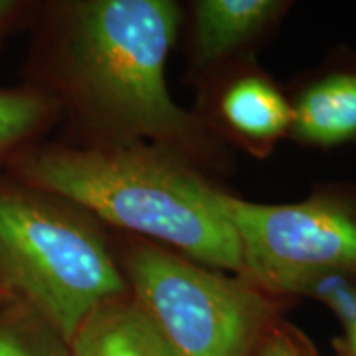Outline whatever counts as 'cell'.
<instances>
[{
    "instance_id": "9",
    "label": "cell",
    "mask_w": 356,
    "mask_h": 356,
    "mask_svg": "<svg viewBox=\"0 0 356 356\" xmlns=\"http://www.w3.org/2000/svg\"><path fill=\"white\" fill-rule=\"evenodd\" d=\"M66 351L68 356H178L131 292L97 307Z\"/></svg>"
},
{
    "instance_id": "2",
    "label": "cell",
    "mask_w": 356,
    "mask_h": 356,
    "mask_svg": "<svg viewBox=\"0 0 356 356\" xmlns=\"http://www.w3.org/2000/svg\"><path fill=\"white\" fill-rule=\"evenodd\" d=\"M6 170L70 198L115 233L157 243L213 269L241 270L225 191L172 150L147 142L78 147L47 139Z\"/></svg>"
},
{
    "instance_id": "10",
    "label": "cell",
    "mask_w": 356,
    "mask_h": 356,
    "mask_svg": "<svg viewBox=\"0 0 356 356\" xmlns=\"http://www.w3.org/2000/svg\"><path fill=\"white\" fill-rule=\"evenodd\" d=\"M58 127V106L42 91L24 83L0 86V170Z\"/></svg>"
},
{
    "instance_id": "6",
    "label": "cell",
    "mask_w": 356,
    "mask_h": 356,
    "mask_svg": "<svg viewBox=\"0 0 356 356\" xmlns=\"http://www.w3.org/2000/svg\"><path fill=\"white\" fill-rule=\"evenodd\" d=\"M195 115L220 142L254 157H267L291 137L292 102L251 58H241L200 79Z\"/></svg>"
},
{
    "instance_id": "3",
    "label": "cell",
    "mask_w": 356,
    "mask_h": 356,
    "mask_svg": "<svg viewBox=\"0 0 356 356\" xmlns=\"http://www.w3.org/2000/svg\"><path fill=\"white\" fill-rule=\"evenodd\" d=\"M0 293L68 346L129 286L111 229L70 198L0 170Z\"/></svg>"
},
{
    "instance_id": "4",
    "label": "cell",
    "mask_w": 356,
    "mask_h": 356,
    "mask_svg": "<svg viewBox=\"0 0 356 356\" xmlns=\"http://www.w3.org/2000/svg\"><path fill=\"white\" fill-rule=\"evenodd\" d=\"M129 292L178 356H251L289 300L241 275L203 266L137 236L115 233Z\"/></svg>"
},
{
    "instance_id": "1",
    "label": "cell",
    "mask_w": 356,
    "mask_h": 356,
    "mask_svg": "<svg viewBox=\"0 0 356 356\" xmlns=\"http://www.w3.org/2000/svg\"><path fill=\"white\" fill-rule=\"evenodd\" d=\"M181 25L172 0H38L20 83L60 111L78 147L147 142L195 167L220 165L221 144L173 101L167 60Z\"/></svg>"
},
{
    "instance_id": "7",
    "label": "cell",
    "mask_w": 356,
    "mask_h": 356,
    "mask_svg": "<svg viewBox=\"0 0 356 356\" xmlns=\"http://www.w3.org/2000/svg\"><path fill=\"white\" fill-rule=\"evenodd\" d=\"M291 7L282 0H197L191 3L190 63L198 79L248 58Z\"/></svg>"
},
{
    "instance_id": "5",
    "label": "cell",
    "mask_w": 356,
    "mask_h": 356,
    "mask_svg": "<svg viewBox=\"0 0 356 356\" xmlns=\"http://www.w3.org/2000/svg\"><path fill=\"white\" fill-rule=\"evenodd\" d=\"M241 249L238 275L287 299L307 275L340 270L356 275V185L320 186L296 203H254L222 195Z\"/></svg>"
},
{
    "instance_id": "12",
    "label": "cell",
    "mask_w": 356,
    "mask_h": 356,
    "mask_svg": "<svg viewBox=\"0 0 356 356\" xmlns=\"http://www.w3.org/2000/svg\"><path fill=\"white\" fill-rule=\"evenodd\" d=\"M293 297H307L327 307L343 328L356 317V275L340 270L307 275L289 289L287 299Z\"/></svg>"
},
{
    "instance_id": "14",
    "label": "cell",
    "mask_w": 356,
    "mask_h": 356,
    "mask_svg": "<svg viewBox=\"0 0 356 356\" xmlns=\"http://www.w3.org/2000/svg\"><path fill=\"white\" fill-rule=\"evenodd\" d=\"M38 0H0V51L15 33L26 32Z\"/></svg>"
},
{
    "instance_id": "16",
    "label": "cell",
    "mask_w": 356,
    "mask_h": 356,
    "mask_svg": "<svg viewBox=\"0 0 356 356\" xmlns=\"http://www.w3.org/2000/svg\"><path fill=\"white\" fill-rule=\"evenodd\" d=\"M7 304H8V302L3 299V296H2V293H0V307H3V305H7Z\"/></svg>"
},
{
    "instance_id": "8",
    "label": "cell",
    "mask_w": 356,
    "mask_h": 356,
    "mask_svg": "<svg viewBox=\"0 0 356 356\" xmlns=\"http://www.w3.org/2000/svg\"><path fill=\"white\" fill-rule=\"evenodd\" d=\"M291 97V139L317 149L356 144V48H340Z\"/></svg>"
},
{
    "instance_id": "13",
    "label": "cell",
    "mask_w": 356,
    "mask_h": 356,
    "mask_svg": "<svg viewBox=\"0 0 356 356\" xmlns=\"http://www.w3.org/2000/svg\"><path fill=\"white\" fill-rule=\"evenodd\" d=\"M251 356H320V353L309 335L282 317L267 328Z\"/></svg>"
},
{
    "instance_id": "15",
    "label": "cell",
    "mask_w": 356,
    "mask_h": 356,
    "mask_svg": "<svg viewBox=\"0 0 356 356\" xmlns=\"http://www.w3.org/2000/svg\"><path fill=\"white\" fill-rule=\"evenodd\" d=\"M335 356H356V317L332 340Z\"/></svg>"
},
{
    "instance_id": "17",
    "label": "cell",
    "mask_w": 356,
    "mask_h": 356,
    "mask_svg": "<svg viewBox=\"0 0 356 356\" xmlns=\"http://www.w3.org/2000/svg\"><path fill=\"white\" fill-rule=\"evenodd\" d=\"M61 356H68V351H66V350H65V351H63V353H61Z\"/></svg>"
},
{
    "instance_id": "11",
    "label": "cell",
    "mask_w": 356,
    "mask_h": 356,
    "mask_svg": "<svg viewBox=\"0 0 356 356\" xmlns=\"http://www.w3.org/2000/svg\"><path fill=\"white\" fill-rule=\"evenodd\" d=\"M66 345L24 307H0V356H61Z\"/></svg>"
}]
</instances>
